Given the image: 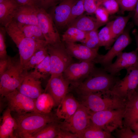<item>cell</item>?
I'll use <instances>...</instances> for the list:
<instances>
[{
    "instance_id": "1",
    "label": "cell",
    "mask_w": 138,
    "mask_h": 138,
    "mask_svg": "<svg viewBox=\"0 0 138 138\" xmlns=\"http://www.w3.org/2000/svg\"><path fill=\"white\" fill-rule=\"evenodd\" d=\"M19 58L8 56L0 59V95L3 97L17 89L28 73Z\"/></svg>"
},
{
    "instance_id": "2",
    "label": "cell",
    "mask_w": 138,
    "mask_h": 138,
    "mask_svg": "<svg viewBox=\"0 0 138 138\" xmlns=\"http://www.w3.org/2000/svg\"><path fill=\"white\" fill-rule=\"evenodd\" d=\"M17 127L15 138H30L31 135L47 124L59 120L56 114L33 111L18 114L14 117Z\"/></svg>"
},
{
    "instance_id": "3",
    "label": "cell",
    "mask_w": 138,
    "mask_h": 138,
    "mask_svg": "<svg viewBox=\"0 0 138 138\" xmlns=\"http://www.w3.org/2000/svg\"><path fill=\"white\" fill-rule=\"evenodd\" d=\"M5 27L18 49L20 63L24 67L37 50L48 44L46 41H36L26 37L14 19Z\"/></svg>"
},
{
    "instance_id": "4",
    "label": "cell",
    "mask_w": 138,
    "mask_h": 138,
    "mask_svg": "<svg viewBox=\"0 0 138 138\" xmlns=\"http://www.w3.org/2000/svg\"><path fill=\"white\" fill-rule=\"evenodd\" d=\"M108 73L95 67L83 81L72 85L73 88L80 96L110 90L119 79Z\"/></svg>"
},
{
    "instance_id": "5",
    "label": "cell",
    "mask_w": 138,
    "mask_h": 138,
    "mask_svg": "<svg viewBox=\"0 0 138 138\" xmlns=\"http://www.w3.org/2000/svg\"><path fill=\"white\" fill-rule=\"evenodd\" d=\"M80 96V103L94 112L124 108L127 101L110 90Z\"/></svg>"
},
{
    "instance_id": "6",
    "label": "cell",
    "mask_w": 138,
    "mask_h": 138,
    "mask_svg": "<svg viewBox=\"0 0 138 138\" xmlns=\"http://www.w3.org/2000/svg\"><path fill=\"white\" fill-rule=\"evenodd\" d=\"M125 108L94 112L90 111L91 122L108 132L111 133L123 127Z\"/></svg>"
},
{
    "instance_id": "7",
    "label": "cell",
    "mask_w": 138,
    "mask_h": 138,
    "mask_svg": "<svg viewBox=\"0 0 138 138\" xmlns=\"http://www.w3.org/2000/svg\"><path fill=\"white\" fill-rule=\"evenodd\" d=\"M47 50L50 58L51 75L62 74L67 67L73 63L72 57L62 41L48 44Z\"/></svg>"
},
{
    "instance_id": "8",
    "label": "cell",
    "mask_w": 138,
    "mask_h": 138,
    "mask_svg": "<svg viewBox=\"0 0 138 138\" xmlns=\"http://www.w3.org/2000/svg\"><path fill=\"white\" fill-rule=\"evenodd\" d=\"M126 70V73L124 77L119 79L110 90L127 100L136 90L138 86V63Z\"/></svg>"
},
{
    "instance_id": "9",
    "label": "cell",
    "mask_w": 138,
    "mask_h": 138,
    "mask_svg": "<svg viewBox=\"0 0 138 138\" xmlns=\"http://www.w3.org/2000/svg\"><path fill=\"white\" fill-rule=\"evenodd\" d=\"M90 111L80 103L76 111L70 118L59 122L60 128L78 135L89 125Z\"/></svg>"
},
{
    "instance_id": "10",
    "label": "cell",
    "mask_w": 138,
    "mask_h": 138,
    "mask_svg": "<svg viewBox=\"0 0 138 138\" xmlns=\"http://www.w3.org/2000/svg\"><path fill=\"white\" fill-rule=\"evenodd\" d=\"M3 104L11 112L20 114L36 111V99L30 98L22 94L16 89L1 97Z\"/></svg>"
},
{
    "instance_id": "11",
    "label": "cell",
    "mask_w": 138,
    "mask_h": 138,
    "mask_svg": "<svg viewBox=\"0 0 138 138\" xmlns=\"http://www.w3.org/2000/svg\"><path fill=\"white\" fill-rule=\"evenodd\" d=\"M93 61H81L72 63L63 73L64 77L72 85L78 84L86 78L95 67Z\"/></svg>"
},
{
    "instance_id": "12",
    "label": "cell",
    "mask_w": 138,
    "mask_h": 138,
    "mask_svg": "<svg viewBox=\"0 0 138 138\" xmlns=\"http://www.w3.org/2000/svg\"><path fill=\"white\" fill-rule=\"evenodd\" d=\"M37 19L38 25L48 44L61 41L57 27L51 15L46 10L38 8Z\"/></svg>"
},
{
    "instance_id": "13",
    "label": "cell",
    "mask_w": 138,
    "mask_h": 138,
    "mask_svg": "<svg viewBox=\"0 0 138 138\" xmlns=\"http://www.w3.org/2000/svg\"><path fill=\"white\" fill-rule=\"evenodd\" d=\"M70 84L64 77L63 74L51 75L44 92L49 93L52 97L55 106H58L67 94Z\"/></svg>"
},
{
    "instance_id": "14",
    "label": "cell",
    "mask_w": 138,
    "mask_h": 138,
    "mask_svg": "<svg viewBox=\"0 0 138 138\" xmlns=\"http://www.w3.org/2000/svg\"><path fill=\"white\" fill-rule=\"evenodd\" d=\"M131 39L129 32L124 31L116 39L112 47L104 55L99 54L94 62L104 67L112 63L113 58L122 51L131 43Z\"/></svg>"
},
{
    "instance_id": "15",
    "label": "cell",
    "mask_w": 138,
    "mask_h": 138,
    "mask_svg": "<svg viewBox=\"0 0 138 138\" xmlns=\"http://www.w3.org/2000/svg\"><path fill=\"white\" fill-rule=\"evenodd\" d=\"M138 49L129 52H121L117 56L113 63L104 67L109 74L116 76L123 69H127L138 63Z\"/></svg>"
},
{
    "instance_id": "16",
    "label": "cell",
    "mask_w": 138,
    "mask_h": 138,
    "mask_svg": "<svg viewBox=\"0 0 138 138\" xmlns=\"http://www.w3.org/2000/svg\"><path fill=\"white\" fill-rule=\"evenodd\" d=\"M76 0H61L51 7L49 14L57 27L66 25L72 6Z\"/></svg>"
},
{
    "instance_id": "17",
    "label": "cell",
    "mask_w": 138,
    "mask_h": 138,
    "mask_svg": "<svg viewBox=\"0 0 138 138\" xmlns=\"http://www.w3.org/2000/svg\"><path fill=\"white\" fill-rule=\"evenodd\" d=\"M66 49L69 54L81 61H94L98 54V48H92L83 44L64 42Z\"/></svg>"
},
{
    "instance_id": "18",
    "label": "cell",
    "mask_w": 138,
    "mask_h": 138,
    "mask_svg": "<svg viewBox=\"0 0 138 138\" xmlns=\"http://www.w3.org/2000/svg\"><path fill=\"white\" fill-rule=\"evenodd\" d=\"M29 73L26 76L17 89L21 94L33 99H36L43 93L41 82Z\"/></svg>"
},
{
    "instance_id": "19",
    "label": "cell",
    "mask_w": 138,
    "mask_h": 138,
    "mask_svg": "<svg viewBox=\"0 0 138 138\" xmlns=\"http://www.w3.org/2000/svg\"><path fill=\"white\" fill-rule=\"evenodd\" d=\"M38 8L34 6L20 5L13 19L17 23L38 25Z\"/></svg>"
},
{
    "instance_id": "20",
    "label": "cell",
    "mask_w": 138,
    "mask_h": 138,
    "mask_svg": "<svg viewBox=\"0 0 138 138\" xmlns=\"http://www.w3.org/2000/svg\"><path fill=\"white\" fill-rule=\"evenodd\" d=\"M80 104L73 96L67 94L58 106L55 114L59 119H67L75 112Z\"/></svg>"
},
{
    "instance_id": "21",
    "label": "cell",
    "mask_w": 138,
    "mask_h": 138,
    "mask_svg": "<svg viewBox=\"0 0 138 138\" xmlns=\"http://www.w3.org/2000/svg\"><path fill=\"white\" fill-rule=\"evenodd\" d=\"M138 121V91H135L127 99L123 119L125 126L129 127Z\"/></svg>"
},
{
    "instance_id": "22",
    "label": "cell",
    "mask_w": 138,
    "mask_h": 138,
    "mask_svg": "<svg viewBox=\"0 0 138 138\" xmlns=\"http://www.w3.org/2000/svg\"><path fill=\"white\" fill-rule=\"evenodd\" d=\"M10 110L7 108L3 113L0 126V138H16L14 132L17 124Z\"/></svg>"
},
{
    "instance_id": "23",
    "label": "cell",
    "mask_w": 138,
    "mask_h": 138,
    "mask_svg": "<svg viewBox=\"0 0 138 138\" xmlns=\"http://www.w3.org/2000/svg\"><path fill=\"white\" fill-rule=\"evenodd\" d=\"M106 24L99 22L96 18L84 15L80 16L68 26L85 32L97 30L100 27Z\"/></svg>"
},
{
    "instance_id": "24",
    "label": "cell",
    "mask_w": 138,
    "mask_h": 138,
    "mask_svg": "<svg viewBox=\"0 0 138 138\" xmlns=\"http://www.w3.org/2000/svg\"><path fill=\"white\" fill-rule=\"evenodd\" d=\"M14 0H9L0 3V23L6 26L14 19L20 6Z\"/></svg>"
},
{
    "instance_id": "25",
    "label": "cell",
    "mask_w": 138,
    "mask_h": 138,
    "mask_svg": "<svg viewBox=\"0 0 138 138\" xmlns=\"http://www.w3.org/2000/svg\"><path fill=\"white\" fill-rule=\"evenodd\" d=\"M55 106L53 99L49 93H42L36 99V111L42 113H48L51 112L53 107Z\"/></svg>"
},
{
    "instance_id": "26",
    "label": "cell",
    "mask_w": 138,
    "mask_h": 138,
    "mask_svg": "<svg viewBox=\"0 0 138 138\" xmlns=\"http://www.w3.org/2000/svg\"><path fill=\"white\" fill-rule=\"evenodd\" d=\"M59 122L58 120L47 124L30 138H56L60 129Z\"/></svg>"
},
{
    "instance_id": "27",
    "label": "cell",
    "mask_w": 138,
    "mask_h": 138,
    "mask_svg": "<svg viewBox=\"0 0 138 138\" xmlns=\"http://www.w3.org/2000/svg\"><path fill=\"white\" fill-rule=\"evenodd\" d=\"M111 133L104 130L100 128L93 124L89 125L78 135L79 138H113Z\"/></svg>"
},
{
    "instance_id": "28",
    "label": "cell",
    "mask_w": 138,
    "mask_h": 138,
    "mask_svg": "<svg viewBox=\"0 0 138 138\" xmlns=\"http://www.w3.org/2000/svg\"><path fill=\"white\" fill-rule=\"evenodd\" d=\"M17 24L19 29L26 37L36 41H45L38 25Z\"/></svg>"
},
{
    "instance_id": "29",
    "label": "cell",
    "mask_w": 138,
    "mask_h": 138,
    "mask_svg": "<svg viewBox=\"0 0 138 138\" xmlns=\"http://www.w3.org/2000/svg\"><path fill=\"white\" fill-rule=\"evenodd\" d=\"M86 33L75 27H68L62 35V41L64 42L82 43L85 40Z\"/></svg>"
},
{
    "instance_id": "30",
    "label": "cell",
    "mask_w": 138,
    "mask_h": 138,
    "mask_svg": "<svg viewBox=\"0 0 138 138\" xmlns=\"http://www.w3.org/2000/svg\"><path fill=\"white\" fill-rule=\"evenodd\" d=\"M130 13L125 16H120L111 21V30L113 36L115 40L123 32L128 22L131 17Z\"/></svg>"
},
{
    "instance_id": "31",
    "label": "cell",
    "mask_w": 138,
    "mask_h": 138,
    "mask_svg": "<svg viewBox=\"0 0 138 138\" xmlns=\"http://www.w3.org/2000/svg\"><path fill=\"white\" fill-rule=\"evenodd\" d=\"M111 21L106 24L98 33L100 47L104 46L106 50L109 49L112 44L115 40L111 30Z\"/></svg>"
},
{
    "instance_id": "32",
    "label": "cell",
    "mask_w": 138,
    "mask_h": 138,
    "mask_svg": "<svg viewBox=\"0 0 138 138\" xmlns=\"http://www.w3.org/2000/svg\"><path fill=\"white\" fill-rule=\"evenodd\" d=\"M34 68L33 71L31 73L39 79H45L49 75H51V67L49 54Z\"/></svg>"
},
{
    "instance_id": "33",
    "label": "cell",
    "mask_w": 138,
    "mask_h": 138,
    "mask_svg": "<svg viewBox=\"0 0 138 138\" xmlns=\"http://www.w3.org/2000/svg\"><path fill=\"white\" fill-rule=\"evenodd\" d=\"M47 45L40 48L33 54L24 66L25 70L28 71L34 68L45 58L48 54Z\"/></svg>"
},
{
    "instance_id": "34",
    "label": "cell",
    "mask_w": 138,
    "mask_h": 138,
    "mask_svg": "<svg viewBox=\"0 0 138 138\" xmlns=\"http://www.w3.org/2000/svg\"><path fill=\"white\" fill-rule=\"evenodd\" d=\"M84 0H76L73 4L66 25L68 26L75 19L83 14L85 11Z\"/></svg>"
},
{
    "instance_id": "35",
    "label": "cell",
    "mask_w": 138,
    "mask_h": 138,
    "mask_svg": "<svg viewBox=\"0 0 138 138\" xmlns=\"http://www.w3.org/2000/svg\"><path fill=\"white\" fill-rule=\"evenodd\" d=\"M82 43L90 48H99V41L97 30L87 32L86 38Z\"/></svg>"
},
{
    "instance_id": "36",
    "label": "cell",
    "mask_w": 138,
    "mask_h": 138,
    "mask_svg": "<svg viewBox=\"0 0 138 138\" xmlns=\"http://www.w3.org/2000/svg\"><path fill=\"white\" fill-rule=\"evenodd\" d=\"M115 130V135L118 138H138V134L133 131L129 127L125 126Z\"/></svg>"
},
{
    "instance_id": "37",
    "label": "cell",
    "mask_w": 138,
    "mask_h": 138,
    "mask_svg": "<svg viewBox=\"0 0 138 138\" xmlns=\"http://www.w3.org/2000/svg\"><path fill=\"white\" fill-rule=\"evenodd\" d=\"M84 5L85 11L89 14H93L101 5V0H84Z\"/></svg>"
},
{
    "instance_id": "38",
    "label": "cell",
    "mask_w": 138,
    "mask_h": 138,
    "mask_svg": "<svg viewBox=\"0 0 138 138\" xmlns=\"http://www.w3.org/2000/svg\"><path fill=\"white\" fill-rule=\"evenodd\" d=\"M6 33L5 27L1 25L0 27V59L7 57L8 56L6 50L5 36Z\"/></svg>"
},
{
    "instance_id": "39",
    "label": "cell",
    "mask_w": 138,
    "mask_h": 138,
    "mask_svg": "<svg viewBox=\"0 0 138 138\" xmlns=\"http://www.w3.org/2000/svg\"><path fill=\"white\" fill-rule=\"evenodd\" d=\"M122 12L132 11L135 9L138 0H115Z\"/></svg>"
},
{
    "instance_id": "40",
    "label": "cell",
    "mask_w": 138,
    "mask_h": 138,
    "mask_svg": "<svg viewBox=\"0 0 138 138\" xmlns=\"http://www.w3.org/2000/svg\"><path fill=\"white\" fill-rule=\"evenodd\" d=\"M101 5L110 14L117 12L119 9V5L115 0H101Z\"/></svg>"
},
{
    "instance_id": "41",
    "label": "cell",
    "mask_w": 138,
    "mask_h": 138,
    "mask_svg": "<svg viewBox=\"0 0 138 138\" xmlns=\"http://www.w3.org/2000/svg\"><path fill=\"white\" fill-rule=\"evenodd\" d=\"M95 14L96 18L99 22L106 24H107L109 14L102 5L97 8Z\"/></svg>"
},
{
    "instance_id": "42",
    "label": "cell",
    "mask_w": 138,
    "mask_h": 138,
    "mask_svg": "<svg viewBox=\"0 0 138 138\" xmlns=\"http://www.w3.org/2000/svg\"><path fill=\"white\" fill-rule=\"evenodd\" d=\"M36 6L38 8L46 10L52 7L58 2L59 0H34Z\"/></svg>"
},
{
    "instance_id": "43",
    "label": "cell",
    "mask_w": 138,
    "mask_h": 138,
    "mask_svg": "<svg viewBox=\"0 0 138 138\" xmlns=\"http://www.w3.org/2000/svg\"><path fill=\"white\" fill-rule=\"evenodd\" d=\"M78 138L77 134L61 129L60 128L56 137V138Z\"/></svg>"
},
{
    "instance_id": "44",
    "label": "cell",
    "mask_w": 138,
    "mask_h": 138,
    "mask_svg": "<svg viewBox=\"0 0 138 138\" xmlns=\"http://www.w3.org/2000/svg\"><path fill=\"white\" fill-rule=\"evenodd\" d=\"M14 0L20 5H30L36 6L35 5L34 0Z\"/></svg>"
},
{
    "instance_id": "45",
    "label": "cell",
    "mask_w": 138,
    "mask_h": 138,
    "mask_svg": "<svg viewBox=\"0 0 138 138\" xmlns=\"http://www.w3.org/2000/svg\"><path fill=\"white\" fill-rule=\"evenodd\" d=\"M129 127L133 131L138 134V121L132 124Z\"/></svg>"
},
{
    "instance_id": "46",
    "label": "cell",
    "mask_w": 138,
    "mask_h": 138,
    "mask_svg": "<svg viewBox=\"0 0 138 138\" xmlns=\"http://www.w3.org/2000/svg\"><path fill=\"white\" fill-rule=\"evenodd\" d=\"M135 12L134 19L135 23L138 26V2L135 9Z\"/></svg>"
},
{
    "instance_id": "47",
    "label": "cell",
    "mask_w": 138,
    "mask_h": 138,
    "mask_svg": "<svg viewBox=\"0 0 138 138\" xmlns=\"http://www.w3.org/2000/svg\"><path fill=\"white\" fill-rule=\"evenodd\" d=\"M9 0H0V3H2Z\"/></svg>"
},
{
    "instance_id": "48",
    "label": "cell",
    "mask_w": 138,
    "mask_h": 138,
    "mask_svg": "<svg viewBox=\"0 0 138 138\" xmlns=\"http://www.w3.org/2000/svg\"><path fill=\"white\" fill-rule=\"evenodd\" d=\"M136 41L138 48V36L136 37Z\"/></svg>"
}]
</instances>
